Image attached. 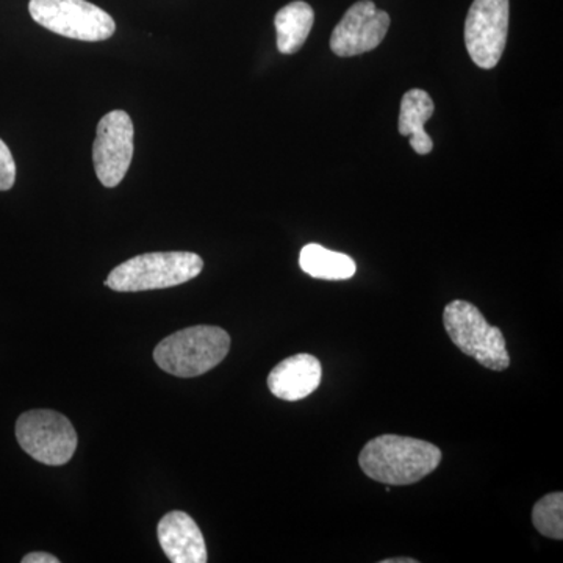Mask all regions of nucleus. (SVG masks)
<instances>
[{"label": "nucleus", "mask_w": 563, "mask_h": 563, "mask_svg": "<svg viewBox=\"0 0 563 563\" xmlns=\"http://www.w3.org/2000/svg\"><path fill=\"white\" fill-rule=\"evenodd\" d=\"M29 11L41 27L70 40H109L117 31L113 18L87 0H31Z\"/></svg>", "instance_id": "nucleus-5"}, {"label": "nucleus", "mask_w": 563, "mask_h": 563, "mask_svg": "<svg viewBox=\"0 0 563 563\" xmlns=\"http://www.w3.org/2000/svg\"><path fill=\"white\" fill-rule=\"evenodd\" d=\"M16 439L36 462L66 465L77 450V432L65 415L38 409L22 413L16 421Z\"/></svg>", "instance_id": "nucleus-6"}, {"label": "nucleus", "mask_w": 563, "mask_h": 563, "mask_svg": "<svg viewBox=\"0 0 563 563\" xmlns=\"http://www.w3.org/2000/svg\"><path fill=\"white\" fill-rule=\"evenodd\" d=\"M321 363L314 355L296 354L282 361L269 373L268 388L284 401H301L320 387Z\"/></svg>", "instance_id": "nucleus-11"}, {"label": "nucleus", "mask_w": 563, "mask_h": 563, "mask_svg": "<svg viewBox=\"0 0 563 563\" xmlns=\"http://www.w3.org/2000/svg\"><path fill=\"white\" fill-rule=\"evenodd\" d=\"M22 563H60L55 555L47 553H31L22 558Z\"/></svg>", "instance_id": "nucleus-17"}, {"label": "nucleus", "mask_w": 563, "mask_h": 563, "mask_svg": "<svg viewBox=\"0 0 563 563\" xmlns=\"http://www.w3.org/2000/svg\"><path fill=\"white\" fill-rule=\"evenodd\" d=\"M133 122L125 111H110L99 121L92 162L103 187H118L128 174L133 157Z\"/></svg>", "instance_id": "nucleus-8"}, {"label": "nucleus", "mask_w": 563, "mask_h": 563, "mask_svg": "<svg viewBox=\"0 0 563 563\" xmlns=\"http://www.w3.org/2000/svg\"><path fill=\"white\" fill-rule=\"evenodd\" d=\"M163 553L173 563H206V540L190 515L174 510L162 518L157 528Z\"/></svg>", "instance_id": "nucleus-10"}, {"label": "nucleus", "mask_w": 563, "mask_h": 563, "mask_svg": "<svg viewBox=\"0 0 563 563\" xmlns=\"http://www.w3.org/2000/svg\"><path fill=\"white\" fill-rule=\"evenodd\" d=\"M202 269V258L192 252H151L121 263L106 284L118 292L163 290L187 284Z\"/></svg>", "instance_id": "nucleus-3"}, {"label": "nucleus", "mask_w": 563, "mask_h": 563, "mask_svg": "<svg viewBox=\"0 0 563 563\" xmlns=\"http://www.w3.org/2000/svg\"><path fill=\"white\" fill-rule=\"evenodd\" d=\"M442 457V451L435 444L387 433L365 444L358 465L376 483L412 485L435 472Z\"/></svg>", "instance_id": "nucleus-1"}, {"label": "nucleus", "mask_w": 563, "mask_h": 563, "mask_svg": "<svg viewBox=\"0 0 563 563\" xmlns=\"http://www.w3.org/2000/svg\"><path fill=\"white\" fill-rule=\"evenodd\" d=\"M313 22V9L302 0L288 3L277 11L274 25L277 32V49L280 54L291 55L301 49L312 31Z\"/></svg>", "instance_id": "nucleus-13"}, {"label": "nucleus", "mask_w": 563, "mask_h": 563, "mask_svg": "<svg viewBox=\"0 0 563 563\" xmlns=\"http://www.w3.org/2000/svg\"><path fill=\"white\" fill-rule=\"evenodd\" d=\"M509 33V0H474L465 22V46L479 68L501 60Z\"/></svg>", "instance_id": "nucleus-7"}, {"label": "nucleus", "mask_w": 563, "mask_h": 563, "mask_svg": "<svg viewBox=\"0 0 563 563\" xmlns=\"http://www.w3.org/2000/svg\"><path fill=\"white\" fill-rule=\"evenodd\" d=\"M532 523L548 539H563V493L554 492L537 501L532 510Z\"/></svg>", "instance_id": "nucleus-15"}, {"label": "nucleus", "mask_w": 563, "mask_h": 563, "mask_svg": "<svg viewBox=\"0 0 563 563\" xmlns=\"http://www.w3.org/2000/svg\"><path fill=\"white\" fill-rule=\"evenodd\" d=\"M299 265L303 273L321 280H347L357 272V266L350 255L325 250L317 243L302 247Z\"/></svg>", "instance_id": "nucleus-14"}, {"label": "nucleus", "mask_w": 563, "mask_h": 563, "mask_svg": "<svg viewBox=\"0 0 563 563\" xmlns=\"http://www.w3.org/2000/svg\"><path fill=\"white\" fill-rule=\"evenodd\" d=\"M443 325L463 354L473 357L492 372H504L509 368L510 355L501 329L488 324L484 314L473 303H448L444 307Z\"/></svg>", "instance_id": "nucleus-4"}, {"label": "nucleus", "mask_w": 563, "mask_h": 563, "mask_svg": "<svg viewBox=\"0 0 563 563\" xmlns=\"http://www.w3.org/2000/svg\"><path fill=\"white\" fill-rule=\"evenodd\" d=\"M16 180V163L10 147L0 140V191H9Z\"/></svg>", "instance_id": "nucleus-16"}, {"label": "nucleus", "mask_w": 563, "mask_h": 563, "mask_svg": "<svg viewBox=\"0 0 563 563\" xmlns=\"http://www.w3.org/2000/svg\"><path fill=\"white\" fill-rule=\"evenodd\" d=\"M231 350V336L217 325H192L166 336L154 351L163 372L198 377L217 368Z\"/></svg>", "instance_id": "nucleus-2"}, {"label": "nucleus", "mask_w": 563, "mask_h": 563, "mask_svg": "<svg viewBox=\"0 0 563 563\" xmlns=\"http://www.w3.org/2000/svg\"><path fill=\"white\" fill-rule=\"evenodd\" d=\"M390 29L387 11L377 9L372 0L355 2L333 29L331 49L339 57H355L376 49Z\"/></svg>", "instance_id": "nucleus-9"}, {"label": "nucleus", "mask_w": 563, "mask_h": 563, "mask_svg": "<svg viewBox=\"0 0 563 563\" xmlns=\"http://www.w3.org/2000/svg\"><path fill=\"white\" fill-rule=\"evenodd\" d=\"M418 561H415V559H387V561H384L383 563H417Z\"/></svg>", "instance_id": "nucleus-18"}, {"label": "nucleus", "mask_w": 563, "mask_h": 563, "mask_svg": "<svg viewBox=\"0 0 563 563\" xmlns=\"http://www.w3.org/2000/svg\"><path fill=\"white\" fill-rule=\"evenodd\" d=\"M433 110L435 106L432 98L424 90L415 88L402 96L398 129L401 135L409 136L410 146L417 154L428 155L433 150V141L424 131L426 122L431 120Z\"/></svg>", "instance_id": "nucleus-12"}]
</instances>
